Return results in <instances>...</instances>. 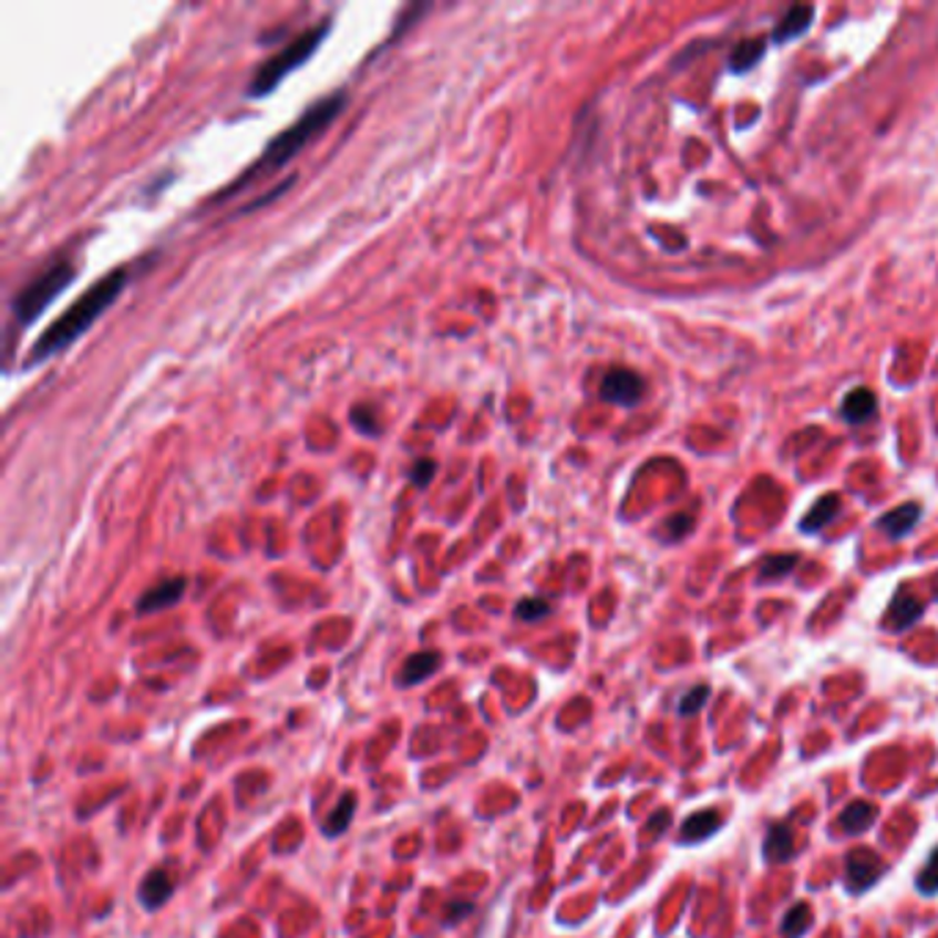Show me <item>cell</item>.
Masks as SVG:
<instances>
[{
  "mask_svg": "<svg viewBox=\"0 0 938 938\" xmlns=\"http://www.w3.org/2000/svg\"><path fill=\"white\" fill-rule=\"evenodd\" d=\"M75 276L78 270L72 261H59V265H53L50 270H44L42 276L33 278L25 289L17 292L14 303H11L14 320L20 322V326H31V322H37L39 315H42V311L48 309V306L53 303V300L59 298V295L64 292L72 281H75Z\"/></svg>",
  "mask_w": 938,
  "mask_h": 938,
  "instance_id": "obj_4",
  "label": "cell"
},
{
  "mask_svg": "<svg viewBox=\"0 0 938 938\" xmlns=\"http://www.w3.org/2000/svg\"><path fill=\"white\" fill-rule=\"evenodd\" d=\"M663 823H669V812H667V810H661V812H658V815H656V821H652V823H650V826H652V837H658V834H661V832H663V828H667V826H663Z\"/></svg>",
  "mask_w": 938,
  "mask_h": 938,
  "instance_id": "obj_28",
  "label": "cell"
},
{
  "mask_svg": "<svg viewBox=\"0 0 938 938\" xmlns=\"http://www.w3.org/2000/svg\"><path fill=\"white\" fill-rule=\"evenodd\" d=\"M367 419H372V413H369V408H367V405H358V408H355V411H352V413H350V422H352V424H355V426H358V430H361V432H367V435H372V432H374V430H378V426H372V424H369V422H367Z\"/></svg>",
  "mask_w": 938,
  "mask_h": 938,
  "instance_id": "obj_26",
  "label": "cell"
},
{
  "mask_svg": "<svg viewBox=\"0 0 938 938\" xmlns=\"http://www.w3.org/2000/svg\"><path fill=\"white\" fill-rule=\"evenodd\" d=\"M432 474H435V463H432V460H416V465H413L411 471V482L413 485L424 487L426 482L432 480Z\"/></svg>",
  "mask_w": 938,
  "mask_h": 938,
  "instance_id": "obj_25",
  "label": "cell"
},
{
  "mask_svg": "<svg viewBox=\"0 0 938 938\" xmlns=\"http://www.w3.org/2000/svg\"><path fill=\"white\" fill-rule=\"evenodd\" d=\"M600 396L614 405L633 408L645 396V380L633 369H611L600 383Z\"/></svg>",
  "mask_w": 938,
  "mask_h": 938,
  "instance_id": "obj_6",
  "label": "cell"
},
{
  "mask_svg": "<svg viewBox=\"0 0 938 938\" xmlns=\"http://www.w3.org/2000/svg\"><path fill=\"white\" fill-rule=\"evenodd\" d=\"M171 895H174V878H171L166 869H152V873L141 880V889H138L141 906L150 908V911L166 906Z\"/></svg>",
  "mask_w": 938,
  "mask_h": 938,
  "instance_id": "obj_9",
  "label": "cell"
},
{
  "mask_svg": "<svg viewBox=\"0 0 938 938\" xmlns=\"http://www.w3.org/2000/svg\"><path fill=\"white\" fill-rule=\"evenodd\" d=\"M347 94H333L326 96V100H320L317 105H311L309 111L303 113V116L298 118V122L292 124V127H287L284 133H278L276 138L270 141V144L265 146V152H261L259 161L254 163L251 168L246 171V174H240V179L235 182V185L226 187L224 193H218L215 196V202H224V198H229L231 193L240 190L243 185H251L254 179H259V176L270 174V171H278L281 166H287L289 161H292L295 155H298L300 150H303L306 144H309L311 138H317V135L322 133V130L328 127V124L333 122V118L339 116L341 107H344Z\"/></svg>",
  "mask_w": 938,
  "mask_h": 938,
  "instance_id": "obj_2",
  "label": "cell"
},
{
  "mask_svg": "<svg viewBox=\"0 0 938 938\" xmlns=\"http://www.w3.org/2000/svg\"><path fill=\"white\" fill-rule=\"evenodd\" d=\"M441 667V656L432 650H422V652H413L411 658H408L405 663H402L400 674H396V686L400 688H411L419 686V682H424L430 678L435 669Z\"/></svg>",
  "mask_w": 938,
  "mask_h": 938,
  "instance_id": "obj_10",
  "label": "cell"
},
{
  "mask_svg": "<svg viewBox=\"0 0 938 938\" xmlns=\"http://www.w3.org/2000/svg\"><path fill=\"white\" fill-rule=\"evenodd\" d=\"M875 817H878V810H875L869 801H853L848 810L837 817V826L839 832L845 834H862L867 832V826L875 821Z\"/></svg>",
  "mask_w": 938,
  "mask_h": 938,
  "instance_id": "obj_15",
  "label": "cell"
},
{
  "mask_svg": "<svg viewBox=\"0 0 938 938\" xmlns=\"http://www.w3.org/2000/svg\"><path fill=\"white\" fill-rule=\"evenodd\" d=\"M922 517V507L914 502L903 504V507H897L895 512H889V515H884L878 520V528L886 534V537L891 539H903L908 532L914 528V523Z\"/></svg>",
  "mask_w": 938,
  "mask_h": 938,
  "instance_id": "obj_11",
  "label": "cell"
},
{
  "mask_svg": "<svg viewBox=\"0 0 938 938\" xmlns=\"http://www.w3.org/2000/svg\"><path fill=\"white\" fill-rule=\"evenodd\" d=\"M124 287H127V270H113L107 272L105 278H100L89 292L81 295V298L42 333V337L33 341L28 363L48 361V358H53L55 352H61L64 347L75 344V341L116 303V298L122 295Z\"/></svg>",
  "mask_w": 938,
  "mask_h": 938,
  "instance_id": "obj_1",
  "label": "cell"
},
{
  "mask_svg": "<svg viewBox=\"0 0 938 938\" xmlns=\"http://www.w3.org/2000/svg\"><path fill=\"white\" fill-rule=\"evenodd\" d=\"M795 565H798V556L795 554L767 556L763 567H760V581H776V578H784Z\"/></svg>",
  "mask_w": 938,
  "mask_h": 938,
  "instance_id": "obj_21",
  "label": "cell"
},
{
  "mask_svg": "<svg viewBox=\"0 0 938 938\" xmlns=\"http://www.w3.org/2000/svg\"><path fill=\"white\" fill-rule=\"evenodd\" d=\"M719 823L721 815L715 810L693 812V815L686 817V823H682L680 839L682 843H704V839L719 832Z\"/></svg>",
  "mask_w": 938,
  "mask_h": 938,
  "instance_id": "obj_13",
  "label": "cell"
},
{
  "mask_svg": "<svg viewBox=\"0 0 938 938\" xmlns=\"http://www.w3.org/2000/svg\"><path fill=\"white\" fill-rule=\"evenodd\" d=\"M355 806H358V795L355 793H344L341 795V801L337 804V810L328 815L326 821V834L328 837H339V834L347 832V826H350L352 815H355Z\"/></svg>",
  "mask_w": 938,
  "mask_h": 938,
  "instance_id": "obj_18",
  "label": "cell"
},
{
  "mask_svg": "<svg viewBox=\"0 0 938 938\" xmlns=\"http://www.w3.org/2000/svg\"><path fill=\"white\" fill-rule=\"evenodd\" d=\"M922 614H925V602L919 600V597L908 595L906 589H900V592L895 595V600H891L889 611H886L884 625L889 630H906L911 628Z\"/></svg>",
  "mask_w": 938,
  "mask_h": 938,
  "instance_id": "obj_8",
  "label": "cell"
},
{
  "mask_svg": "<svg viewBox=\"0 0 938 938\" xmlns=\"http://www.w3.org/2000/svg\"><path fill=\"white\" fill-rule=\"evenodd\" d=\"M837 512H839V496H823L821 502L810 509V515L801 520V532H810V534L821 532L826 523H832L834 517H837Z\"/></svg>",
  "mask_w": 938,
  "mask_h": 938,
  "instance_id": "obj_17",
  "label": "cell"
},
{
  "mask_svg": "<svg viewBox=\"0 0 938 938\" xmlns=\"http://www.w3.org/2000/svg\"><path fill=\"white\" fill-rule=\"evenodd\" d=\"M812 17H815V6L810 3H798V6H790L787 14L782 17V22L776 25V31H773V42H790V39L801 37V33L810 28Z\"/></svg>",
  "mask_w": 938,
  "mask_h": 938,
  "instance_id": "obj_12",
  "label": "cell"
},
{
  "mask_svg": "<svg viewBox=\"0 0 938 938\" xmlns=\"http://www.w3.org/2000/svg\"><path fill=\"white\" fill-rule=\"evenodd\" d=\"M886 873L884 862L875 851L869 848H853L845 856V884L853 895H862L864 889H869L873 884H878L880 875Z\"/></svg>",
  "mask_w": 938,
  "mask_h": 938,
  "instance_id": "obj_5",
  "label": "cell"
},
{
  "mask_svg": "<svg viewBox=\"0 0 938 938\" xmlns=\"http://www.w3.org/2000/svg\"><path fill=\"white\" fill-rule=\"evenodd\" d=\"M812 925V908L806 906V903H798V906H793L787 911V917H784L782 922V934L784 938H798L804 936V930Z\"/></svg>",
  "mask_w": 938,
  "mask_h": 938,
  "instance_id": "obj_20",
  "label": "cell"
},
{
  "mask_svg": "<svg viewBox=\"0 0 938 938\" xmlns=\"http://www.w3.org/2000/svg\"><path fill=\"white\" fill-rule=\"evenodd\" d=\"M185 587L187 581L179 576V578H166V581H161L157 587L146 589L138 600V614L163 611V608L176 606V602L182 600V595H185Z\"/></svg>",
  "mask_w": 938,
  "mask_h": 938,
  "instance_id": "obj_7",
  "label": "cell"
},
{
  "mask_svg": "<svg viewBox=\"0 0 938 938\" xmlns=\"http://www.w3.org/2000/svg\"><path fill=\"white\" fill-rule=\"evenodd\" d=\"M763 853L767 862H787V858L795 853L793 828H790L787 823H773L765 834Z\"/></svg>",
  "mask_w": 938,
  "mask_h": 938,
  "instance_id": "obj_14",
  "label": "cell"
},
{
  "mask_svg": "<svg viewBox=\"0 0 938 938\" xmlns=\"http://www.w3.org/2000/svg\"><path fill=\"white\" fill-rule=\"evenodd\" d=\"M331 31V20H322L320 25L309 28L300 37H295L292 42L284 50H278L276 55H270L267 61H261L259 70L254 72L251 83H248V96H267L278 89V83L289 75V72L298 70L303 61H309L317 53L322 39Z\"/></svg>",
  "mask_w": 938,
  "mask_h": 938,
  "instance_id": "obj_3",
  "label": "cell"
},
{
  "mask_svg": "<svg viewBox=\"0 0 938 938\" xmlns=\"http://www.w3.org/2000/svg\"><path fill=\"white\" fill-rule=\"evenodd\" d=\"M550 614V602L543 600V597H526V600L517 602L515 608V617L523 619V622H539L543 617H548Z\"/></svg>",
  "mask_w": 938,
  "mask_h": 938,
  "instance_id": "obj_22",
  "label": "cell"
},
{
  "mask_svg": "<svg viewBox=\"0 0 938 938\" xmlns=\"http://www.w3.org/2000/svg\"><path fill=\"white\" fill-rule=\"evenodd\" d=\"M468 911H471V903H454V906H449V914H452V917L446 919V925H454L457 919L468 917Z\"/></svg>",
  "mask_w": 938,
  "mask_h": 938,
  "instance_id": "obj_27",
  "label": "cell"
},
{
  "mask_svg": "<svg viewBox=\"0 0 938 938\" xmlns=\"http://www.w3.org/2000/svg\"><path fill=\"white\" fill-rule=\"evenodd\" d=\"M708 697H710V686H697V688H691V691L686 693V697H682V702L678 704V713L680 715H697L699 710L704 708V702H708Z\"/></svg>",
  "mask_w": 938,
  "mask_h": 938,
  "instance_id": "obj_24",
  "label": "cell"
},
{
  "mask_svg": "<svg viewBox=\"0 0 938 938\" xmlns=\"http://www.w3.org/2000/svg\"><path fill=\"white\" fill-rule=\"evenodd\" d=\"M765 53V39H746L743 44H738L735 53H732L730 66L732 72H749Z\"/></svg>",
  "mask_w": 938,
  "mask_h": 938,
  "instance_id": "obj_19",
  "label": "cell"
},
{
  "mask_svg": "<svg viewBox=\"0 0 938 938\" xmlns=\"http://www.w3.org/2000/svg\"><path fill=\"white\" fill-rule=\"evenodd\" d=\"M917 889L922 891V895H938V848L930 853L922 873L917 875Z\"/></svg>",
  "mask_w": 938,
  "mask_h": 938,
  "instance_id": "obj_23",
  "label": "cell"
},
{
  "mask_svg": "<svg viewBox=\"0 0 938 938\" xmlns=\"http://www.w3.org/2000/svg\"><path fill=\"white\" fill-rule=\"evenodd\" d=\"M875 408H878V396H875L873 391H869V389H853L843 402V416H845V422H853V424L867 422V419L875 413Z\"/></svg>",
  "mask_w": 938,
  "mask_h": 938,
  "instance_id": "obj_16",
  "label": "cell"
}]
</instances>
